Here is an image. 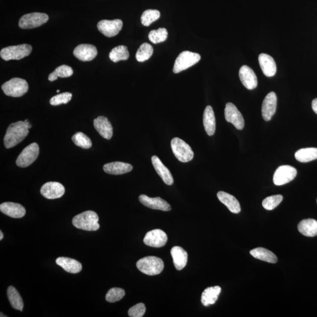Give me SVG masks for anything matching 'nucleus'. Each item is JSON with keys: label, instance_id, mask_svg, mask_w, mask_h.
I'll return each mask as SVG.
<instances>
[{"label": "nucleus", "instance_id": "obj_6", "mask_svg": "<svg viewBox=\"0 0 317 317\" xmlns=\"http://www.w3.org/2000/svg\"><path fill=\"white\" fill-rule=\"evenodd\" d=\"M171 147L173 153L180 162L186 163L193 160L194 153L192 148L184 140L175 137L171 140Z\"/></svg>", "mask_w": 317, "mask_h": 317}, {"label": "nucleus", "instance_id": "obj_9", "mask_svg": "<svg viewBox=\"0 0 317 317\" xmlns=\"http://www.w3.org/2000/svg\"><path fill=\"white\" fill-rule=\"evenodd\" d=\"M39 153H40V148L36 143H33L21 151L19 157L17 158L16 164L18 167L20 168H26L29 167L32 164L36 161Z\"/></svg>", "mask_w": 317, "mask_h": 317}, {"label": "nucleus", "instance_id": "obj_7", "mask_svg": "<svg viewBox=\"0 0 317 317\" xmlns=\"http://www.w3.org/2000/svg\"><path fill=\"white\" fill-rule=\"evenodd\" d=\"M201 59V56L197 53L189 51L181 53L176 59L173 71L175 73H179L195 65Z\"/></svg>", "mask_w": 317, "mask_h": 317}, {"label": "nucleus", "instance_id": "obj_19", "mask_svg": "<svg viewBox=\"0 0 317 317\" xmlns=\"http://www.w3.org/2000/svg\"><path fill=\"white\" fill-rule=\"evenodd\" d=\"M0 210L7 216L15 218H22L26 213V209L21 204L13 202L1 204Z\"/></svg>", "mask_w": 317, "mask_h": 317}, {"label": "nucleus", "instance_id": "obj_44", "mask_svg": "<svg viewBox=\"0 0 317 317\" xmlns=\"http://www.w3.org/2000/svg\"><path fill=\"white\" fill-rule=\"evenodd\" d=\"M24 122L26 123L28 128H29L30 129L32 127L31 125L30 124V123L28 122V120H26V121H25Z\"/></svg>", "mask_w": 317, "mask_h": 317}, {"label": "nucleus", "instance_id": "obj_4", "mask_svg": "<svg viewBox=\"0 0 317 317\" xmlns=\"http://www.w3.org/2000/svg\"><path fill=\"white\" fill-rule=\"evenodd\" d=\"M5 94L9 97H21L27 93L28 84L27 81L19 77H14L4 84L2 87Z\"/></svg>", "mask_w": 317, "mask_h": 317}, {"label": "nucleus", "instance_id": "obj_42", "mask_svg": "<svg viewBox=\"0 0 317 317\" xmlns=\"http://www.w3.org/2000/svg\"><path fill=\"white\" fill-rule=\"evenodd\" d=\"M145 312V305L143 303H139L129 309L128 315L130 317H142Z\"/></svg>", "mask_w": 317, "mask_h": 317}, {"label": "nucleus", "instance_id": "obj_30", "mask_svg": "<svg viewBox=\"0 0 317 317\" xmlns=\"http://www.w3.org/2000/svg\"><path fill=\"white\" fill-rule=\"evenodd\" d=\"M250 253L255 258L264 261V262L276 263L278 260L277 256L273 252L263 248L253 249Z\"/></svg>", "mask_w": 317, "mask_h": 317}, {"label": "nucleus", "instance_id": "obj_38", "mask_svg": "<svg viewBox=\"0 0 317 317\" xmlns=\"http://www.w3.org/2000/svg\"><path fill=\"white\" fill-rule=\"evenodd\" d=\"M73 142L76 146H79L83 149H90L92 146V141L89 137L83 132H77L73 135L72 137Z\"/></svg>", "mask_w": 317, "mask_h": 317}, {"label": "nucleus", "instance_id": "obj_11", "mask_svg": "<svg viewBox=\"0 0 317 317\" xmlns=\"http://www.w3.org/2000/svg\"><path fill=\"white\" fill-rule=\"evenodd\" d=\"M122 21L119 19L101 20L97 24L98 30L107 37H113L117 35L122 30Z\"/></svg>", "mask_w": 317, "mask_h": 317}, {"label": "nucleus", "instance_id": "obj_20", "mask_svg": "<svg viewBox=\"0 0 317 317\" xmlns=\"http://www.w3.org/2000/svg\"><path fill=\"white\" fill-rule=\"evenodd\" d=\"M94 125L100 135L106 139H111L113 135V128L110 122L105 116H99L94 119Z\"/></svg>", "mask_w": 317, "mask_h": 317}, {"label": "nucleus", "instance_id": "obj_45", "mask_svg": "<svg viewBox=\"0 0 317 317\" xmlns=\"http://www.w3.org/2000/svg\"><path fill=\"white\" fill-rule=\"evenodd\" d=\"M3 237H4V234L3 233V232L1 231H0V241H2Z\"/></svg>", "mask_w": 317, "mask_h": 317}, {"label": "nucleus", "instance_id": "obj_2", "mask_svg": "<svg viewBox=\"0 0 317 317\" xmlns=\"http://www.w3.org/2000/svg\"><path fill=\"white\" fill-rule=\"evenodd\" d=\"M98 214L93 211H86L76 215L72 219L75 227L87 231H96L100 228Z\"/></svg>", "mask_w": 317, "mask_h": 317}, {"label": "nucleus", "instance_id": "obj_13", "mask_svg": "<svg viewBox=\"0 0 317 317\" xmlns=\"http://www.w3.org/2000/svg\"><path fill=\"white\" fill-rule=\"evenodd\" d=\"M167 234L160 229H155L147 232L143 239L144 244L154 248H162L167 244Z\"/></svg>", "mask_w": 317, "mask_h": 317}, {"label": "nucleus", "instance_id": "obj_35", "mask_svg": "<svg viewBox=\"0 0 317 317\" xmlns=\"http://www.w3.org/2000/svg\"><path fill=\"white\" fill-rule=\"evenodd\" d=\"M153 52L152 46L147 43H143L137 49L136 58L137 61L143 62L149 59Z\"/></svg>", "mask_w": 317, "mask_h": 317}, {"label": "nucleus", "instance_id": "obj_10", "mask_svg": "<svg viewBox=\"0 0 317 317\" xmlns=\"http://www.w3.org/2000/svg\"><path fill=\"white\" fill-rule=\"evenodd\" d=\"M297 171L294 167L283 165L278 167L273 176V182L277 186H281L291 182L297 176Z\"/></svg>", "mask_w": 317, "mask_h": 317}, {"label": "nucleus", "instance_id": "obj_25", "mask_svg": "<svg viewBox=\"0 0 317 317\" xmlns=\"http://www.w3.org/2000/svg\"><path fill=\"white\" fill-rule=\"evenodd\" d=\"M217 197L231 213L237 214L241 212V207L239 201L235 197L224 192H218Z\"/></svg>", "mask_w": 317, "mask_h": 317}, {"label": "nucleus", "instance_id": "obj_5", "mask_svg": "<svg viewBox=\"0 0 317 317\" xmlns=\"http://www.w3.org/2000/svg\"><path fill=\"white\" fill-rule=\"evenodd\" d=\"M32 52V47L29 44H21L10 46L2 49L0 56L5 61L10 60H20L30 55Z\"/></svg>", "mask_w": 317, "mask_h": 317}, {"label": "nucleus", "instance_id": "obj_26", "mask_svg": "<svg viewBox=\"0 0 317 317\" xmlns=\"http://www.w3.org/2000/svg\"><path fill=\"white\" fill-rule=\"evenodd\" d=\"M56 263L69 273H78L83 269L82 264L79 262L68 257H58L56 260Z\"/></svg>", "mask_w": 317, "mask_h": 317}, {"label": "nucleus", "instance_id": "obj_48", "mask_svg": "<svg viewBox=\"0 0 317 317\" xmlns=\"http://www.w3.org/2000/svg\"><path fill=\"white\" fill-rule=\"evenodd\" d=\"M316 202H317V200H316Z\"/></svg>", "mask_w": 317, "mask_h": 317}, {"label": "nucleus", "instance_id": "obj_36", "mask_svg": "<svg viewBox=\"0 0 317 317\" xmlns=\"http://www.w3.org/2000/svg\"><path fill=\"white\" fill-rule=\"evenodd\" d=\"M161 13L156 10H147L144 11L141 16V23L144 26H149L151 24L160 19Z\"/></svg>", "mask_w": 317, "mask_h": 317}, {"label": "nucleus", "instance_id": "obj_1", "mask_svg": "<svg viewBox=\"0 0 317 317\" xmlns=\"http://www.w3.org/2000/svg\"><path fill=\"white\" fill-rule=\"evenodd\" d=\"M29 133V128L24 121H19L12 123L7 130L4 143L7 149L13 147L19 144L26 138Z\"/></svg>", "mask_w": 317, "mask_h": 317}, {"label": "nucleus", "instance_id": "obj_17", "mask_svg": "<svg viewBox=\"0 0 317 317\" xmlns=\"http://www.w3.org/2000/svg\"><path fill=\"white\" fill-rule=\"evenodd\" d=\"M140 202L150 209L160 210L165 211H170L172 207L167 201L160 197H149L145 195H141L139 197Z\"/></svg>", "mask_w": 317, "mask_h": 317}, {"label": "nucleus", "instance_id": "obj_23", "mask_svg": "<svg viewBox=\"0 0 317 317\" xmlns=\"http://www.w3.org/2000/svg\"><path fill=\"white\" fill-rule=\"evenodd\" d=\"M103 169L104 172L108 174L119 175L131 172L133 167L129 164L123 163V162H115L105 164Z\"/></svg>", "mask_w": 317, "mask_h": 317}, {"label": "nucleus", "instance_id": "obj_22", "mask_svg": "<svg viewBox=\"0 0 317 317\" xmlns=\"http://www.w3.org/2000/svg\"><path fill=\"white\" fill-rule=\"evenodd\" d=\"M261 69L264 75L268 77L273 76L277 71V66L273 57L266 54H261L259 56Z\"/></svg>", "mask_w": 317, "mask_h": 317}, {"label": "nucleus", "instance_id": "obj_46", "mask_svg": "<svg viewBox=\"0 0 317 317\" xmlns=\"http://www.w3.org/2000/svg\"><path fill=\"white\" fill-rule=\"evenodd\" d=\"M1 316L2 317V316H7L3 315V314H2V313H1Z\"/></svg>", "mask_w": 317, "mask_h": 317}, {"label": "nucleus", "instance_id": "obj_34", "mask_svg": "<svg viewBox=\"0 0 317 317\" xmlns=\"http://www.w3.org/2000/svg\"><path fill=\"white\" fill-rule=\"evenodd\" d=\"M73 70L71 67L62 65L56 68L54 71L49 74L48 80L53 82L58 79V77H68L73 75Z\"/></svg>", "mask_w": 317, "mask_h": 317}, {"label": "nucleus", "instance_id": "obj_33", "mask_svg": "<svg viewBox=\"0 0 317 317\" xmlns=\"http://www.w3.org/2000/svg\"><path fill=\"white\" fill-rule=\"evenodd\" d=\"M129 57L128 48L125 45H119L112 49L109 53V58L114 62L126 61Z\"/></svg>", "mask_w": 317, "mask_h": 317}, {"label": "nucleus", "instance_id": "obj_15", "mask_svg": "<svg viewBox=\"0 0 317 317\" xmlns=\"http://www.w3.org/2000/svg\"><path fill=\"white\" fill-rule=\"evenodd\" d=\"M277 104V95L274 92H271L264 98L262 104V116L266 121H269L272 118L276 111Z\"/></svg>", "mask_w": 317, "mask_h": 317}, {"label": "nucleus", "instance_id": "obj_29", "mask_svg": "<svg viewBox=\"0 0 317 317\" xmlns=\"http://www.w3.org/2000/svg\"><path fill=\"white\" fill-rule=\"evenodd\" d=\"M298 231L306 237L317 235V221L312 218L303 220L298 225Z\"/></svg>", "mask_w": 317, "mask_h": 317}, {"label": "nucleus", "instance_id": "obj_31", "mask_svg": "<svg viewBox=\"0 0 317 317\" xmlns=\"http://www.w3.org/2000/svg\"><path fill=\"white\" fill-rule=\"evenodd\" d=\"M295 157L302 163L311 162L317 160V148H303L296 151Z\"/></svg>", "mask_w": 317, "mask_h": 317}, {"label": "nucleus", "instance_id": "obj_24", "mask_svg": "<svg viewBox=\"0 0 317 317\" xmlns=\"http://www.w3.org/2000/svg\"><path fill=\"white\" fill-rule=\"evenodd\" d=\"M171 255L176 270L184 269L188 263V253L181 247L175 246L171 250Z\"/></svg>", "mask_w": 317, "mask_h": 317}, {"label": "nucleus", "instance_id": "obj_47", "mask_svg": "<svg viewBox=\"0 0 317 317\" xmlns=\"http://www.w3.org/2000/svg\"><path fill=\"white\" fill-rule=\"evenodd\" d=\"M56 92H57V93H59L60 91L59 90H57V91H56Z\"/></svg>", "mask_w": 317, "mask_h": 317}, {"label": "nucleus", "instance_id": "obj_39", "mask_svg": "<svg viewBox=\"0 0 317 317\" xmlns=\"http://www.w3.org/2000/svg\"><path fill=\"white\" fill-rule=\"evenodd\" d=\"M283 199V196L280 195L267 197L263 201L262 205L264 209L272 210L279 205Z\"/></svg>", "mask_w": 317, "mask_h": 317}, {"label": "nucleus", "instance_id": "obj_32", "mask_svg": "<svg viewBox=\"0 0 317 317\" xmlns=\"http://www.w3.org/2000/svg\"><path fill=\"white\" fill-rule=\"evenodd\" d=\"M7 295L11 305L14 309L22 311L24 308V302L19 292L13 286H10L7 290Z\"/></svg>", "mask_w": 317, "mask_h": 317}, {"label": "nucleus", "instance_id": "obj_43", "mask_svg": "<svg viewBox=\"0 0 317 317\" xmlns=\"http://www.w3.org/2000/svg\"><path fill=\"white\" fill-rule=\"evenodd\" d=\"M312 108L313 109V112L317 114V98L313 100L312 102Z\"/></svg>", "mask_w": 317, "mask_h": 317}, {"label": "nucleus", "instance_id": "obj_40", "mask_svg": "<svg viewBox=\"0 0 317 317\" xmlns=\"http://www.w3.org/2000/svg\"><path fill=\"white\" fill-rule=\"evenodd\" d=\"M125 295V291L121 288H112L106 295V299L109 302H115L121 300Z\"/></svg>", "mask_w": 317, "mask_h": 317}, {"label": "nucleus", "instance_id": "obj_18", "mask_svg": "<svg viewBox=\"0 0 317 317\" xmlns=\"http://www.w3.org/2000/svg\"><path fill=\"white\" fill-rule=\"evenodd\" d=\"M239 77L243 86L247 89H255L258 84V81L255 72L247 65H243L239 70Z\"/></svg>", "mask_w": 317, "mask_h": 317}, {"label": "nucleus", "instance_id": "obj_27", "mask_svg": "<svg viewBox=\"0 0 317 317\" xmlns=\"http://www.w3.org/2000/svg\"><path fill=\"white\" fill-rule=\"evenodd\" d=\"M203 125L208 135L212 136L216 130V119L212 107L207 106L203 114Z\"/></svg>", "mask_w": 317, "mask_h": 317}, {"label": "nucleus", "instance_id": "obj_8", "mask_svg": "<svg viewBox=\"0 0 317 317\" xmlns=\"http://www.w3.org/2000/svg\"><path fill=\"white\" fill-rule=\"evenodd\" d=\"M49 17L47 14L33 13L26 14L21 18L19 27L22 29H32L40 27L47 22Z\"/></svg>", "mask_w": 317, "mask_h": 317}, {"label": "nucleus", "instance_id": "obj_12", "mask_svg": "<svg viewBox=\"0 0 317 317\" xmlns=\"http://www.w3.org/2000/svg\"><path fill=\"white\" fill-rule=\"evenodd\" d=\"M225 120L228 122L232 123L235 128L238 130H242L245 126V120L237 107L230 102L225 105L224 109Z\"/></svg>", "mask_w": 317, "mask_h": 317}, {"label": "nucleus", "instance_id": "obj_21", "mask_svg": "<svg viewBox=\"0 0 317 317\" xmlns=\"http://www.w3.org/2000/svg\"><path fill=\"white\" fill-rule=\"evenodd\" d=\"M151 163H152L155 171H156L157 174L163 180L166 184L168 185L174 184V178H173L170 171L162 163L160 158L156 156H153L151 157Z\"/></svg>", "mask_w": 317, "mask_h": 317}, {"label": "nucleus", "instance_id": "obj_16", "mask_svg": "<svg viewBox=\"0 0 317 317\" xmlns=\"http://www.w3.org/2000/svg\"><path fill=\"white\" fill-rule=\"evenodd\" d=\"M73 54L80 61H91L96 57L98 51L93 45L80 44L74 49Z\"/></svg>", "mask_w": 317, "mask_h": 317}, {"label": "nucleus", "instance_id": "obj_28", "mask_svg": "<svg viewBox=\"0 0 317 317\" xmlns=\"http://www.w3.org/2000/svg\"><path fill=\"white\" fill-rule=\"evenodd\" d=\"M219 286L208 287L204 290L201 297V301L204 306L214 304L216 302L221 292Z\"/></svg>", "mask_w": 317, "mask_h": 317}, {"label": "nucleus", "instance_id": "obj_3", "mask_svg": "<svg viewBox=\"0 0 317 317\" xmlns=\"http://www.w3.org/2000/svg\"><path fill=\"white\" fill-rule=\"evenodd\" d=\"M137 269L148 276H156L164 269L163 260L158 257L148 256L140 259L136 263Z\"/></svg>", "mask_w": 317, "mask_h": 317}, {"label": "nucleus", "instance_id": "obj_37", "mask_svg": "<svg viewBox=\"0 0 317 317\" xmlns=\"http://www.w3.org/2000/svg\"><path fill=\"white\" fill-rule=\"evenodd\" d=\"M168 37V31L165 28H160L157 30L151 31L148 35L149 40L155 44L165 41L167 40Z\"/></svg>", "mask_w": 317, "mask_h": 317}, {"label": "nucleus", "instance_id": "obj_14", "mask_svg": "<svg viewBox=\"0 0 317 317\" xmlns=\"http://www.w3.org/2000/svg\"><path fill=\"white\" fill-rule=\"evenodd\" d=\"M41 193L48 199H58L64 195L65 188L59 182H49L42 186Z\"/></svg>", "mask_w": 317, "mask_h": 317}, {"label": "nucleus", "instance_id": "obj_41", "mask_svg": "<svg viewBox=\"0 0 317 317\" xmlns=\"http://www.w3.org/2000/svg\"><path fill=\"white\" fill-rule=\"evenodd\" d=\"M72 97V94L67 92V93L60 94L53 97L49 101V103L52 106L66 104L71 100Z\"/></svg>", "mask_w": 317, "mask_h": 317}]
</instances>
